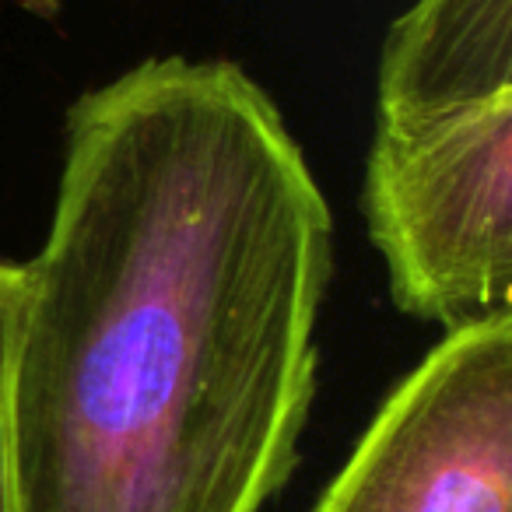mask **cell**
<instances>
[{
    "label": "cell",
    "instance_id": "6da1fadb",
    "mask_svg": "<svg viewBox=\"0 0 512 512\" xmlns=\"http://www.w3.org/2000/svg\"><path fill=\"white\" fill-rule=\"evenodd\" d=\"M330 271L327 197L239 64L148 57L78 95L11 334L15 512H264Z\"/></svg>",
    "mask_w": 512,
    "mask_h": 512
},
{
    "label": "cell",
    "instance_id": "7a4b0ae2",
    "mask_svg": "<svg viewBox=\"0 0 512 512\" xmlns=\"http://www.w3.org/2000/svg\"><path fill=\"white\" fill-rule=\"evenodd\" d=\"M362 207L400 313H512V0H414L393 22Z\"/></svg>",
    "mask_w": 512,
    "mask_h": 512
},
{
    "label": "cell",
    "instance_id": "3957f363",
    "mask_svg": "<svg viewBox=\"0 0 512 512\" xmlns=\"http://www.w3.org/2000/svg\"><path fill=\"white\" fill-rule=\"evenodd\" d=\"M313 512H512V313L446 330Z\"/></svg>",
    "mask_w": 512,
    "mask_h": 512
},
{
    "label": "cell",
    "instance_id": "277c9868",
    "mask_svg": "<svg viewBox=\"0 0 512 512\" xmlns=\"http://www.w3.org/2000/svg\"><path fill=\"white\" fill-rule=\"evenodd\" d=\"M18 295H22V264L0 260V512H15L11 491V446H8V362L15 334Z\"/></svg>",
    "mask_w": 512,
    "mask_h": 512
}]
</instances>
